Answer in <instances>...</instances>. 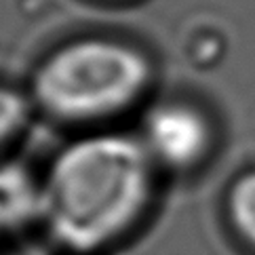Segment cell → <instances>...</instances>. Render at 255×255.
Wrapping results in <instances>:
<instances>
[{"instance_id": "1", "label": "cell", "mask_w": 255, "mask_h": 255, "mask_svg": "<svg viewBox=\"0 0 255 255\" xmlns=\"http://www.w3.org/2000/svg\"><path fill=\"white\" fill-rule=\"evenodd\" d=\"M154 167L141 139L129 133L70 139L38 173V226L76 255L110 247L148 207Z\"/></svg>"}, {"instance_id": "2", "label": "cell", "mask_w": 255, "mask_h": 255, "mask_svg": "<svg viewBox=\"0 0 255 255\" xmlns=\"http://www.w3.org/2000/svg\"><path fill=\"white\" fill-rule=\"evenodd\" d=\"M150 78V59L137 47L108 36H80L36 63L28 95L34 110L53 121L91 125L133 106Z\"/></svg>"}, {"instance_id": "3", "label": "cell", "mask_w": 255, "mask_h": 255, "mask_svg": "<svg viewBox=\"0 0 255 255\" xmlns=\"http://www.w3.org/2000/svg\"><path fill=\"white\" fill-rule=\"evenodd\" d=\"M211 137V125L198 108L184 102H167L145 116L139 139L154 165L190 169L209 152Z\"/></svg>"}, {"instance_id": "4", "label": "cell", "mask_w": 255, "mask_h": 255, "mask_svg": "<svg viewBox=\"0 0 255 255\" xmlns=\"http://www.w3.org/2000/svg\"><path fill=\"white\" fill-rule=\"evenodd\" d=\"M38 226V173L19 162H0V245Z\"/></svg>"}, {"instance_id": "5", "label": "cell", "mask_w": 255, "mask_h": 255, "mask_svg": "<svg viewBox=\"0 0 255 255\" xmlns=\"http://www.w3.org/2000/svg\"><path fill=\"white\" fill-rule=\"evenodd\" d=\"M34 114V104L28 91L0 83V152H4L28 129Z\"/></svg>"}, {"instance_id": "6", "label": "cell", "mask_w": 255, "mask_h": 255, "mask_svg": "<svg viewBox=\"0 0 255 255\" xmlns=\"http://www.w3.org/2000/svg\"><path fill=\"white\" fill-rule=\"evenodd\" d=\"M228 217L239 236L255 249V171L243 173L228 190Z\"/></svg>"}]
</instances>
